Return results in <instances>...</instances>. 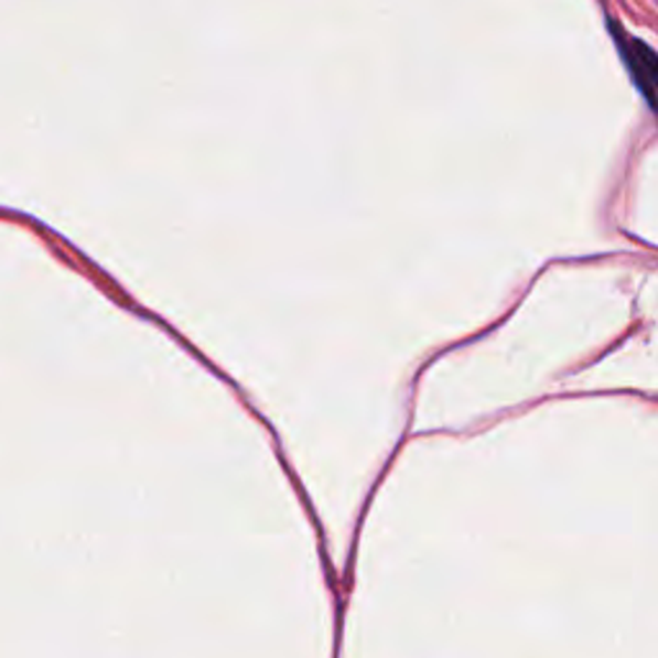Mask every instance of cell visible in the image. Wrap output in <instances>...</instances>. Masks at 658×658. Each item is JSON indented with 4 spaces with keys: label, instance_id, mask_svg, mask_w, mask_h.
<instances>
[{
    "label": "cell",
    "instance_id": "1",
    "mask_svg": "<svg viewBox=\"0 0 658 658\" xmlns=\"http://www.w3.org/2000/svg\"><path fill=\"white\" fill-rule=\"evenodd\" d=\"M607 26L613 31L615 46L617 52H621L625 67H628L633 83L644 93V98L648 100V106L654 108V114H658V54L654 52V46H648L646 42H640L638 36L628 34V31L613 19H607Z\"/></svg>",
    "mask_w": 658,
    "mask_h": 658
}]
</instances>
